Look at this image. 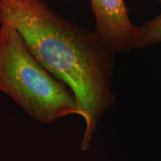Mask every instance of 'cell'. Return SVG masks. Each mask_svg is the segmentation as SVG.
Masks as SVG:
<instances>
[{"label":"cell","instance_id":"obj_3","mask_svg":"<svg viewBox=\"0 0 161 161\" xmlns=\"http://www.w3.org/2000/svg\"><path fill=\"white\" fill-rule=\"evenodd\" d=\"M95 18L93 32L114 52L135 49L138 28L128 14L125 0H90Z\"/></svg>","mask_w":161,"mask_h":161},{"label":"cell","instance_id":"obj_4","mask_svg":"<svg viewBox=\"0 0 161 161\" xmlns=\"http://www.w3.org/2000/svg\"><path fill=\"white\" fill-rule=\"evenodd\" d=\"M161 4V0H160ZM161 42V12L158 17L139 26L135 49L150 46Z\"/></svg>","mask_w":161,"mask_h":161},{"label":"cell","instance_id":"obj_2","mask_svg":"<svg viewBox=\"0 0 161 161\" xmlns=\"http://www.w3.org/2000/svg\"><path fill=\"white\" fill-rule=\"evenodd\" d=\"M0 91L40 122L80 116L71 90L36 59L7 22H0Z\"/></svg>","mask_w":161,"mask_h":161},{"label":"cell","instance_id":"obj_1","mask_svg":"<svg viewBox=\"0 0 161 161\" xmlns=\"http://www.w3.org/2000/svg\"><path fill=\"white\" fill-rule=\"evenodd\" d=\"M0 22L18 31L36 59L75 96L90 148L98 122L115 102V52L90 31L58 15L44 0H0Z\"/></svg>","mask_w":161,"mask_h":161}]
</instances>
